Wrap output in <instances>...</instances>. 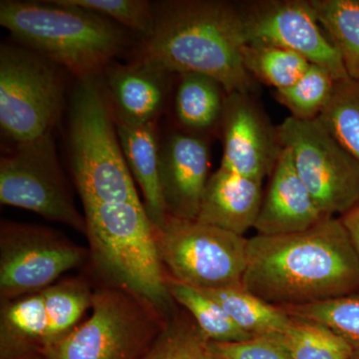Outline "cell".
Listing matches in <instances>:
<instances>
[{
    "mask_svg": "<svg viewBox=\"0 0 359 359\" xmlns=\"http://www.w3.org/2000/svg\"><path fill=\"white\" fill-rule=\"evenodd\" d=\"M243 287L278 308L327 302L359 292V259L340 218L308 230L248 240Z\"/></svg>",
    "mask_w": 359,
    "mask_h": 359,
    "instance_id": "1",
    "label": "cell"
},
{
    "mask_svg": "<svg viewBox=\"0 0 359 359\" xmlns=\"http://www.w3.org/2000/svg\"><path fill=\"white\" fill-rule=\"evenodd\" d=\"M248 43L238 2L170 0L155 6L154 26L141 60L169 73L214 78L226 94L252 93L254 78L243 65Z\"/></svg>",
    "mask_w": 359,
    "mask_h": 359,
    "instance_id": "2",
    "label": "cell"
},
{
    "mask_svg": "<svg viewBox=\"0 0 359 359\" xmlns=\"http://www.w3.org/2000/svg\"><path fill=\"white\" fill-rule=\"evenodd\" d=\"M90 280L121 287L150 302L165 318L178 313L166 285L154 224L142 203L85 205Z\"/></svg>",
    "mask_w": 359,
    "mask_h": 359,
    "instance_id": "3",
    "label": "cell"
},
{
    "mask_svg": "<svg viewBox=\"0 0 359 359\" xmlns=\"http://www.w3.org/2000/svg\"><path fill=\"white\" fill-rule=\"evenodd\" d=\"M0 25L23 47L79 80L105 71L126 42L114 23L67 0H2Z\"/></svg>",
    "mask_w": 359,
    "mask_h": 359,
    "instance_id": "4",
    "label": "cell"
},
{
    "mask_svg": "<svg viewBox=\"0 0 359 359\" xmlns=\"http://www.w3.org/2000/svg\"><path fill=\"white\" fill-rule=\"evenodd\" d=\"M71 166L85 205L142 203L123 154L112 105L95 78L80 79L71 100Z\"/></svg>",
    "mask_w": 359,
    "mask_h": 359,
    "instance_id": "5",
    "label": "cell"
},
{
    "mask_svg": "<svg viewBox=\"0 0 359 359\" xmlns=\"http://www.w3.org/2000/svg\"><path fill=\"white\" fill-rule=\"evenodd\" d=\"M91 309L44 359H145L169 320L139 295L107 285L94 287Z\"/></svg>",
    "mask_w": 359,
    "mask_h": 359,
    "instance_id": "6",
    "label": "cell"
},
{
    "mask_svg": "<svg viewBox=\"0 0 359 359\" xmlns=\"http://www.w3.org/2000/svg\"><path fill=\"white\" fill-rule=\"evenodd\" d=\"M156 245L167 275L200 290L241 287L248 240L198 219L167 216L154 226Z\"/></svg>",
    "mask_w": 359,
    "mask_h": 359,
    "instance_id": "7",
    "label": "cell"
},
{
    "mask_svg": "<svg viewBox=\"0 0 359 359\" xmlns=\"http://www.w3.org/2000/svg\"><path fill=\"white\" fill-rule=\"evenodd\" d=\"M51 61L25 47H0V126L16 143L52 133L63 107V86Z\"/></svg>",
    "mask_w": 359,
    "mask_h": 359,
    "instance_id": "8",
    "label": "cell"
},
{
    "mask_svg": "<svg viewBox=\"0 0 359 359\" xmlns=\"http://www.w3.org/2000/svg\"><path fill=\"white\" fill-rule=\"evenodd\" d=\"M283 147L325 217L344 216L359 204V162L335 140L320 117H287L278 126Z\"/></svg>",
    "mask_w": 359,
    "mask_h": 359,
    "instance_id": "9",
    "label": "cell"
},
{
    "mask_svg": "<svg viewBox=\"0 0 359 359\" xmlns=\"http://www.w3.org/2000/svg\"><path fill=\"white\" fill-rule=\"evenodd\" d=\"M0 202L86 233L85 217L75 205L52 133L18 144L11 154L2 156Z\"/></svg>",
    "mask_w": 359,
    "mask_h": 359,
    "instance_id": "10",
    "label": "cell"
},
{
    "mask_svg": "<svg viewBox=\"0 0 359 359\" xmlns=\"http://www.w3.org/2000/svg\"><path fill=\"white\" fill-rule=\"evenodd\" d=\"M88 248L39 224L0 223V301L35 294L73 269L86 266Z\"/></svg>",
    "mask_w": 359,
    "mask_h": 359,
    "instance_id": "11",
    "label": "cell"
},
{
    "mask_svg": "<svg viewBox=\"0 0 359 359\" xmlns=\"http://www.w3.org/2000/svg\"><path fill=\"white\" fill-rule=\"evenodd\" d=\"M240 6L248 43L280 47L348 79L339 52L321 27L311 0H261Z\"/></svg>",
    "mask_w": 359,
    "mask_h": 359,
    "instance_id": "12",
    "label": "cell"
},
{
    "mask_svg": "<svg viewBox=\"0 0 359 359\" xmlns=\"http://www.w3.org/2000/svg\"><path fill=\"white\" fill-rule=\"evenodd\" d=\"M221 124L224 152L219 168L262 181L271 175L283 147L278 127L250 93L226 94Z\"/></svg>",
    "mask_w": 359,
    "mask_h": 359,
    "instance_id": "13",
    "label": "cell"
},
{
    "mask_svg": "<svg viewBox=\"0 0 359 359\" xmlns=\"http://www.w3.org/2000/svg\"><path fill=\"white\" fill-rule=\"evenodd\" d=\"M209 147L194 135L172 134L160 146V186L168 216L196 219L209 180Z\"/></svg>",
    "mask_w": 359,
    "mask_h": 359,
    "instance_id": "14",
    "label": "cell"
},
{
    "mask_svg": "<svg viewBox=\"0 0 359 359\" xmlns=\"http://www.w3.org/2000/svg\"><path fill=\"white\" fill-rule=\"evenodd\" d=\"M255 230L257 235L280 236L299 233L327 218L299 178L287 148L276 161Z\"/></svg>",
    "mask_w": 359,
    "mask_h": 359,
    "instance_id": "15",
    "label": "cell"
},
{
    "mask_svg": "<svg viewBox=\"0 0 359 359\" xmlns=\"http://www.w3.org/2000/svg\"><path fill=\"white\" fill-rule=\"evenodd\" d=\"M105 73L115 119L154 122L166 101L171 73L144 60L129 65L112 62Z\"/></svg>",
    "mask_w": 359,
    "mask_h": 359,
    "instance_id": "16",
    "label": "cell"
},
{
    "mask_svg": "<svg viewBox=\"0 0 359 359\" xmlns=\"http://www.w3.org/2000/svg\"><path fill=\"white\" fill-rule=\"evenodd\" d=\"M263 198L262 180L219 168L208 180L196 219L245 236L255 228Z\"/></svg>",
    "mask_w": 359,
    "mask_h": 359,
    "instance_id": "17",
    "label": "cell"
},
{
    "mask_svg": "<svg viewBox=\"0 0 359 359\" xmlns=\"http://www.w3.org/2000/svg\"><path fill=\"white\" fill-rule=\"evenodd\" d=\"M48 316L44 290L0 306V359H44Z\"/></svg>",
    "mask_w": 359,
    "mask_h": 359,
    "instance_id": "18",
    "label": "cell"
},
{
    "mask_svg": "<svg viewBox=\"0 0 359 359\" xmlns=\"http://www.w3.org/2000/svg\"><path fill=\"white\" fill-rule=\"evenodd\" d=\"M123 154L133 180L140 187L144 207L154 226L167 218L160 186V146L154 122L132 124L116 120Z\"/></svg>",
    "mask_w": 359,
    "mask_h": 359,
    "instance_id": "19",
    "label": "cell"
},
{
    "mask_svg": "<svg viewBox=\"0 0 359 359\" xmlns=\"http://www.w3.org/2000/svg\"><path fill=\"white\" fill-rule=\"evenodd\" d=\"M44 294L48 316V353L82 323L85 313L91 309L94 287L87 276H69L45 289Z\"/></svg>",
    "mask_w": 359,
    "mask_h": 359,
    "instance_id": "20",
    "label": "cell"
},
{
    "mask_svg": "<svg viewBox=\"0 0 359 359\" xmlns=\"http://www.w3.org/2000/svg\"><path fill=\"white\" fill-rule=\"evenodd\" d=\"M202 290L252 337L282 334L292 323V316L285 309L250 294L243 285Z\"/></svg>",
    "mask_w": 359,
    "mask_h": 359,
    "instance_id": "21",
    "label": "cell"
},
{
    "mask_svg": "<svg viewBox=\"0 0 359 359\" xmlns=\"http://www.w3.org/2000/svg\"><path fill=\"white\" fill-rule=\"evenodd\" d=\"M180 76L175 100L180 123L197 131L221 123L226 97L224 87L214 78L199 73H185Z\"/></svg>",
    "mask_w": 359,
    "mask_h": 359,
    "instance_id": "22",
    "label": "cell"
},
{
    "mask_svg": "<svg viewBox=\"0 0 359 359\" xmlns=\"http://www.w3.org/2000/svg\"><path fill=\"white\" fill-rule=\"evenodd\" d=\"M168 292L178 306L193 318L201 334L211 342H237L252 339L221 306L202 290L174 280L167 275Z\"/></svg>",
    "mask_w": 359,
    "mask_h": 359,
    "instance_id": "23",
    "label": "cell"
},
{
    "mask_svg": "<svg viewBox=\"0 0 359 359\" xmlns=\"http://www.w3.org/2000/svg\"><path fill=\"white\" fill-rule=\"evenodd\" d=\"M321 27L339 52L347 75L359 81V0H311Z\"/></svg>",
    "mask_w": 359,
    "mask_h": 359,
    "instance_id": "24",
    "label": "cell"
},
{
    "mask_svg": "<svg viewBox=\"0 0 359 359\" xmlns=\"http://www.w3.org/2000/svg\"><path fill=\"white\" fill-rule=\"evenodd\" d=\"M242 58L250 76L276 91L295 83L311 65L294 51L269 45L247 43L243 47Z\"/></svg>",
    "mask_w": 359,
    "mask_h": 359,
    "instance_id": "25",
    "label": "cell"
},
{
    "mask_svg": "<svg viewBox=\"0 0 359 359\" xmlns=\"http://www.w3.org/2000/svg\"><path fill=\"white\" fill-rule=\"evenodd\" d=\"M280 337L292 359H351L354 354L340 335L316 321L292 318Z\"/></svg>",
    "mask_w": 359,
    "mask_h": 359,
    "instance_id": "26",
    "label": "cell"
},
{
    "mask_svg": "<svg viewBox=\"0 0 359 359\" xmlns=\"http://www.w3.org/2000/svg\"><path fill=\"white\" fill-rule=\"evenodd\" d=\"M320 119L335 140L359 162V81L348 78L335 82Z\"/></svg>",
    "mask_w": 359,
    "mask_h": 359,
    "instance_id": "27",
    "label": "cell"
},
{
    "mask_svg": "<svg viewBox=\"0 0 359 359\" xmlns=\"http://www.w3.org/2000/svg\"><path fill=\"white\" fill-rule=\"evenodd\" d=\"M335 82L327 69L311 65L295 83L287 88L276 90V99L290 111L292 117L301 120L316 119L327 105Z\"/></svg>",
    "mask_w": 359,
    "mask_h": 359,
    "instance_id": "28",
    "label": "cell"
},
{
    "mask_svg": "<svg viewBox=\"0 0 359 359\" xmlns=\"http://www.w3.org/2000/svg\"><path fill=\"white\" fill-rule=\"evenodd\" d=\"M145 359H221L212 353L209 340L201 334L195 321L178 311L168 320Z\"/></svg>",
    "mask_w": 359,
    "mask_h": 359,
    "instance_id": "29",
    "label": "cell"
},
{
    "mask_svg": "<svg viewBox=\"0 0 359 359\" xmlns=\"http://www.w3.org/2000/svg\"><path fill=\"white\" fill-rule=\"evenodd\" d=\"M292 318L323 323L359 351V292L327 302L282 308Z\"/></svg>",
    "mask_w": 359,
    "mask_h": 359,
    "instance_id": "30",
    "label": "cell"
},
{
    "mask_svg": "<svg viewBox=\"0 0 359 359\" xmlns=\"http://www.w3.org/2000/svg\"><path fill=\"white\" fill-rule=\"evenodd\" d=\"M73 6L88 9L113 20L147 37L154 26L155 6L146 0H67Z\"/></svg>",
    "mask_w": 359,
    "mask_h": 359,
    "instance_id": "31",
    "label": "cell"
},
{
    "mask_svg": "<svg viewBox=\"0 0 359 359\" xmlns=\"http://www.w3.org/2000/svg\"><path fill=\"white\" fill-rule=\"evenodd\" d=\"M212 353L221 359H292L280 334L264 335L237 342H211Z\"/></svg>",
    "mask_w": 359,
    "mask_h": 359,
    "instance_id": "32",
    "label": "cell"
},
{
    "mask_svg": "<svg viewBox=\"0 0 359 359\" xmlns=\"http://www.w3.org/2000/svg\"><path fill=\"white\" fill-rule=\"evenodd\" d=\"M359 259V204L340 217Z\"/></svg>",
    "mask_w": 359,
    "mask_h": 359,
    "instance_id": "33",
    "label": "cell"
},
{
    "mask_svg": "<svg viewBox=\"0 0 359 359\" xmlns=\"http://www.w3.org/2000/svg\"><path fill=\"white\" fill-rule=\"evenodd\" d=\"M351 359H359V351H354L353 358Z\"/></svg>",
    "mask_w": 359,
    "mask_h": 359,
    "instance_id": "34",
    "label": "cell"
}]
</instances>
